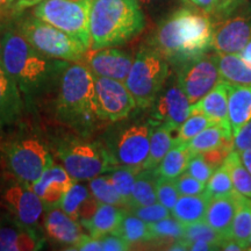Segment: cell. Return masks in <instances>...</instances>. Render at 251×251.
Here are the masks:
<instances>
[{"label":"cell","instance_id":"obj_1","mask_svg":"<svg viewBox=\"0 0 251 251\" xmlns=\"http://www.w3.org/2000/svg\"><path fill=\"white\" fill-rule=\"evenodd\" d=\"M0 59L13 78L21 93L35 96L49 87L67 63L43 55L36 50L20 31L7 30L0 41Z\"/></svg>","mask_w":251,"mask_h":251},{"label":"cell","instance_id":"obj_2","mask_svg":"<svg viewBox=\"0 0 251 251\" xmlns=\"http://www.w3.org/2000/svg\"><path fill=\"white\" fill-rule=\"evenodd\" d=\"M212 33L207 13L181 8L159 25L152 45L166 61L183 64L212 48Z\"/></svg>","mask_w":251,"mask_h":251},{"label":"cell","instance_id":"obj_3","mask_svg":"<svg viewBox=\"0 0 251 251\" xmlns=\"http://www.w3.org/2000/svg\"><path fill=\"white\" fill-rule=\"evenodd\" d=\"M144 24L137 0H91L90 49L124 45L139 35Z\"/></svg>","mask_w":251,"mask_h":251},{"label":"cell","instance_id":"obj_4","mask_svg":"<svg viewBox=\"0 0 251 251\" xmlns=\"http://www.w3.org/2000/svg\"><path fill=\"white\" fill-rule=\"evenodd\" d=\"M57 109L65 120L85 122L99 119L96 107L94 76L84 64L67 65L59 78Z\"/></svg>","mask_w":251,"mask_h":251},{"label":"cell","instance_id":"obj_5","mask_svg":"<svg viewBox=\"0 0 251 251\" xmlns=\"http://www.w3.org/2000/svg\"><path fill=\"white\" fill-rule=\"evenodd\" d=\"M211 15L212 48L220 54H240L251 40V6L246 0H227Z\"/></svg>","mask_w":251,"mask_h":251},{"label":"cell","instance_id":"obj_6","mask_svg":"<svg viewBox=\"0 0 251 251\" xmlns=\"http://www.w3.org/2000/svg\"><path fill=\"white\" fill-rule=\"evenodd\" d=\"M169 76V65L161 52L142 48L135 56L125 84L136 107H152Z\"/></svg>","mask_w":251,"mask_h":251},{"label":"cell","instance_id":"obj_7","mask_svg":"<svg viewBox=\"0 0 251 251\" xmlns=\"http://www.w3.org/2000/svg\"><path fill=\"white\" fill-rule=\"evenodd\" d=\"M19 31L36 50L55 59L79 62L89 50L75 37L36 17L24 20Z\"/></svg>","mask_w":251,"mask_h":251},{"label":"cell","instance_id":"obj_8","mask_svg":"<svg viewBox=\"0 0 251 251\" xmlns=\"http://www.w3.org/2000/svg\"><path fill=\"white\" fill-rule=\"evenodd\" d=\"M91 0H41L34 15L71 35L90 49Z\"/></svg>","mask_w":251,"mask_h":251},{"label":"cell","instance_id":"obj_9","mask_svg":"<svg viewBox=\"0 0 251 251\" xmlns=\"http://www.w3.org/2000/svg\"><path fill=\"white\" fill-rule=\"evenodd\" d=\"M5 159L19 183L30 186L54 164L47 146L35 137L17 140L5 149Z\"/></svg>","mask_w":251,"mask_h":251},{"label":"cell","instance_id":"obj_10","mask_svg":"<svg viewBox=\"0 0 251 251\" xmlns=\"http://www.w3.org/2000/svg\"><path fill=\"white\" fill-rule=\"evenodd\" d=\"M58 156L75 181L90 180L119 166L111 151L98 143H72L63 148Z\"/></svg>","mask_w":251,"mask_h":251},{"label":"cell","instance_id":"obj_11","mask_svg":"<svg viewBox=\"0 0 251 251\" xmlns=\"http://www.w3.org/2000/svg\"><path fill=\"white\" fill-rule=\"evenodd\" d=\"M221 79L215 56L203 54L181 64L178 74V85L186 94L191 105L197 102Z\"/></svg>","mask_w":251,"mask_h":251},{"label":"cell","instance_id":"obj_12","mask_svg":"<svg viewBox=\"0 0 251 251\" xmlns=\"http://www.w3.org/2000/svg\"><path fill=\"white\" fill-rule=\"evenodd\" d=\"M97 115L100 120L120 121L129 117L136 103L125 81L94 77Z\"/></svg>","mask_w":251,"mask_h":251},{"label":"cell","instance_id":"obj_13","mask_svg":"<svg viewBox=\"0 0 251 251\" xmlns=\"http://www.w3.org/2000/svg\"><path fill=\"white\" fill-rule=\"evenodd\" d=\"M152 126V122H141L119 134L111 151L119 165L142 169L149 153Z\"/></svg>","mask_w":251,"mask_h":251},{"label":"cell","instance_id":"obj_14","mask_svg":"<svg viewBox=\"0 0 251 251\" xmlns=\"http://www.w3.org/2000/svg\"><path fill=\"white\" fill-rule=\"evenodd\" d=\"M134 58L124 50L113 47L89 49L83 57L84 65L94 77H105L125 81L129 74Z\"/></svg>","mask_w":251,"mask_h":251},{"label":"cell","instance_id":"obj_15","mask_svg":"<svg viewBox=\"0 0 251 251\" xmlns=\"http://www.w3.org/2000/svg\"><path fill=\"white\" fill-rule=\"evenodd\" d=\"M2 202L12 216L30 227L39 228L46 207L30 186L23 183L13 184L5 190Z\"/></svg>","mask_w":251,"mask_h":251},{"label":"cell","instance_id":"obj_16","mask_svg":"<svg viewBox=\"0 0 251 251\" xmlns=\"http://www.w3.org/2000/svg\"><path fill=\"white\" fill-rule=\"evenodd\" d=\"M45 238L39 228L20 222L14 216L0 221V251H34L42 249Z\"/></svg>","mask_w":251,"mask_h":251},{"label":"cell","instance_id":"obj_17","mask_svg":"<svg viewBox=\"0 0 251 251\" xmlns=\"http://www.w3.org/2000/svg\"><path fill=\"white\" fill-rule=\"evenodd\" d=\"M152 106V117L156 120L168 124L174 130H178L191 113L190 100L178 84L159 94Z\"/></svg>","mask_w":251,"mask_h":251},{"label":"cell","instance_id":"obj_18","mask_svg":"<svg viewBox=\"0 0 251 251\" xmlns=\"http://www.w3.org/2000/svg\"><path fill=\"white\" fill-rule=\"evenodd\" d=\"M75 180L62 165L52 164L43 172L35 183L30 185L31 190L42 200L46 208L58 207L63 197Z\"/></svg>","mask_w":251,"mask_h":251},{"label":"cell","instance_id":"obj_19","mask_svg":"<svg viewBox=\"0 0 251 251\" xmlns=\"http://www.w3.org/2000/svg\"><path fill=\"white\" fill-rule=\"evenodd\" d=\"M43 226L47 235L62 246L72 248L84 235L79 222L70 218L59 207L49 208L43 220Z\"/></svg>","mask_w":251,"mask_h":251},{"label":"cell","instance_id":"obj_20","mask_svg":"<svg viewBox=\"0 0 251 251\" xmlns=\"http://www.w3.org/2000/svg\"><path fill=\"white\" fill-rule=\"evenodd\" d=\"M228 86L227 81H219L205 97L191 105L190 115L201 113L216 125L231 130L228 115Z\"/></svg>","mask_w":251,"mask_h":251},{"label":"cell","instance_id":"obj_21","mask_svg":"<svg viewBox=\"0 0 251 251\" xmlns=\"http://www.w3.org/2000/svg\"><path fill=\"white\" fill-rule=\"evenodd\" d=\"M23 109V93L0 59V128L14 124Z\"/></svg>","mask_w":251,"mask_h":251},{"label":"cell","instance_id":"obj_22","mask_svg":"<svg viewBox=\"0 0 251 251\" xmlns=\"http://www.w3.org/2000/svg\"><path fill=\"white\" fill-rule=\"evenodd\" d=\"M240 198L241 194L236 191L228 196L213 198L207 208L205 221L225 238H231V224Z\"/></svg>","mask_w":251,"mask_h":251},{"label":"cell","instance_id":"obj_23","mask_svg":"<svg viewBox=\"0 0 251 251\" xmlns=\"http://www.w3.org/2000/svg\"><path fill=\"white\" fill-rule=\"evenodd\" d=\"M98 203L96 198L91 193L90 188L78 181H75L64 194L58 207L70 218L80 224L81 221L89 220L94 214Z\"/></svg>","mask_w":251,"mask_h":251},{"label":"cell","instance_id":"obj_24","mask_svg":"<svg viewBox=\"0 0 251 251\" xmlns=\"http://www.w3.org/2000/svg\"><path fill=\"white\" fill-rule=\"evenodd\" d=\"M125 214L126 211L121 209V207L99 202L94 214L89 220L81 221L80 225L89 231L91 236L100 238L106 234L114 233Z\"/></svg>","mask_w":251,"mask_h":251},{"label":"cell","instance_id":"obj_25","mask_svg":"<svg viewBox=\"0 0 251 251\" xmlns=\"http://www.w3.org/2000/svg\"><path fill=\"white\" fill-rule=\"evenodd\" d=\"M228 115L233 136L251 120V85L228 86Z\"/></svg>","mask_w":251,"mask_h":251},{"label":"cell","instance_id":"obj_26","mask_svg":"<svg viewBox=\"0 0 251 251\" xmlns=\"http://www.w3.org/2000/svg\"><path fill=\"white\" fill-rule=\"evenodd\" d=\"M214 56L222 80L231 85H251V65L240 54L218 52Z\"/></svg>","mask_w":251,"mask_h":251},{"label":"cell","instance_id":"obj_27","mask_svg":"<svg viewBox=\"0 0 251 251\" xmlns=\"http://www.w3.org/2000/svg\"><path fill=\"white\" fill-rule=\"evenodd\" d=\"M211 199L205 191L196 196H180L172 208L171 214L184 225L203 221Z\"/></svg>","mask_w":251,"mask_h":251},{"label":"cell","instance_id":"obj_28","mask_svg":"<svg viewBox=\"0 0 251 251\" xmlns=\"http://www.w3.org/2000/svg\"><path fill=\"white\" fill-rule=\"evenodd\" d=\"M172 131L175 130L165 122L153 124L151 134H150L149 153L142 169L155 170L158 166L164 156L176 143V139L172 136Z\"/></svg>","mask_w":251,"mask_h":251},{"label":"cell","instance_id":"obj_29","mask_svg":"<svg viewBox=\"0 0 251 251\" xmlns=\"http://www.w3.org/2000/svg\"><path fill=\"white\" fill-rule=\"evenodd\" d=\"M186 146L192 155L202 153L221 146H228L234 149L233 133L222 126L213 125L186 142Z\"/></svg>","mask_w":251,"mask_h":251},{"label":"cell","instance_id":"obj_30","mask_svg":"<svg viewBox=\"0 0 251 251\" xmlns=\"http://www.w3.org/2000/svg\"><path fill=\"white\" fill-rule=\"evenodd\" d=\"M191 156L192 153L188 150L186 143L176 142L155 169L157 176L168 179H177L186 170Z\"/></svg>","mask_w":251,"mask_h":251},{"label":"cell","instance_id":"obj_31","mask_svg":"<svg viewBox=\"0 0 251 251\" xmlns=\"http://www.w3.org/2000/svg\"><path fill=\"white\" fill-rule=\"evenodd\" d=\"M156 177L155 170L141 169L135 177V183L131 194V201L129 208L139 206H148L157 202L156 196ZM128 208V209H129Z\"/></svg>","mask_w":251,"mask_h":251},{"label":"cell","instance_id":"obj_32","mask_svg":"<svg viewBox=\"0 0 251 251\" xmlns=\"http://www.w3.org/2000/svg\"><path fill=\"white\" fill-rule=\"evenodd\" d=\"M114 233L124 238L129 246L140 242H148V241L152 240L148 222L137 218L133 213L126 212L120 226Z\"/></svg>","mask_w":251,"mask_h":251},{"label":"cell","instance_id":"obj_33","mask_svg":"<svg viewBox=\"0 0 251 251\" xmlns=\"http://www.w3.org/2000/svg\"><path fill=\"white\" fill-rule=\"evenodd\" d=\"M225 164L227 165L234 190L242 196L251 199V174L247 170L236 150H231Z\"/></svg>","mask_w":251,"mask_h":251},{"label":"cell","instance_id":"obj_34","mask_svg":"<svg viewBox=\"0 0 251 251\" xmlns=\"http://www.w3.org/2000/svg\"><path fill=\"white\" fill-rule=\"evenodd\" d=\"M251 234V200L241 194L237 211L231 224V238L241 243L246 250L248 238Z\"/></svg>","mask_w":251,"mask_h":251},{"label":"cell","instance_id":"obj_35","mask_svg":"<svg viewBox=\"0 0 251 251\" xmlns=\"http://www.w3.org/2000/svg\"><path fill=\"white\" fill-rule=\"evenodd\" d=\"M89 188L98 202L125 207L124 200L118 193L108 175H100L90 179Z\"/></svg>","mask_w":251,"mask_h":251},{"label":"cell","instance_id":"obj_36","mask_svg":"<svg viewBox=\"0 0 251 251\" xmlns=\"http://www.w3.org/2000/svg\"><path fill=\"white\" fill-rule=\"evenodd\" d=\"M141 169L130 168V166H118L114 170L108 174L113 185L117 188L118 193L120 194L124 200L126 208H129L131 201V194L135 183V177Z\"/></svg>","mask_w":251,"mask_h":251},{"label":"cell","instance_id":"obj_37","mask_svg":"<svg viewBox=\"0 0 251 251\" xmlns=\"http://www.w3.org/2000/svg\"><path fill=\"white\" fill-rule=\"evenodd\" d=\"M234 191L230 174H229L227 165L224 163L213 172L209 180L207 181L205 192L213 199V198L228 196V194L233 193Z\"/></svg>","mask_w":251,"mask_h":251},{"label":"cell","instance_id":"obj_38","mask_svg":"<svg viewBox=\"0 0 251 251\" xmlns=\"http://www.w3.org/2000/svg\"><path fill=\"white\" fill-rule=\"evenodd\" d=\"M183 240L186 241V242H192V241H197V240H203V241H207V242L214 244L216 247H219V250H220V246H221V243L224 242L226 238L222 236L221 234H219L215 229H213L211 226L203 220V221L185 225Z\"/></svg>","mask_w":251,"mask_h":251},{"label":"cell","instance_id":"obj_39","mask_svg":"<svg viewBox=\"0 0 251 251\" xmlns=\"http://www.w3.org/2000/svg\"><path fill=\"white\" fill-rule=\"evenodd\" d=\"M152 240H180L184 236L185 225L174 216L149 224Z\"/></svg>","mask_w":251,"mask_h":251},{"label":"cell","instance_id":"obj_40","mask_svg":"<svg viewBox=\"0 0 251 251\" xmlns=\"http://www.w3.org/2000/svg\"><path fill=\"white\" fill-rule=\"evenodd\" d=\"M216 125L212 119L206 117L201 113H196L191 114L186 120H185L179 128H178V136L176 137L177 143H186L191 139H193L196 135L200 131L206 129L209 126Z\"/></svg>","mask_w":251,"mask_h":251},{"label":"cell","instance_id":"obj_41","mask_svg":"<svg viewBox=\"0 0 251 251\" xmlns=\"http://www.w3.org/2000/svg\"><path fill=\"white\" fill-rule=\"evenodd\" d=\"M155 187L157 201L162 203L168 209L172 211L176 202H177L178 198L180 197V194L177 190V186H176L175 179H168V178L157 176Z\"/></svg>","mask_w":251,"mask_h":251},{"label":"cell","instance_id":"obj_42","mask_svg":"<svg viewBox=\"0 0 251 251\" xmlns=\"http://www.w3.org/2000/svg\"><path fill=\"white\" fill-rule=\"evenodd\" d=\"M130 213H133L134 215H136L137 218L142 219L143 221L148 222H156L159 220L170 218L172 215L170 209H168L164 207L162 203L155 202L148 206H139V207H133L129 208Z\"/></svg>","mask_w":251,"mask_h":251},{"label":"cell","instance_id":"obj_43","mask_svg":"<svg viewBox=\"0 0 251 251\" xmlns=\"http://www.w3.org/2000/svg\"><path fill=\"white\" fill-rule=\"evenodd\" d=\"M185 172L192 176L196 179L200 180L201 183L207 184V181L209 180L213 172H214V169L203 159L201 153H196V155L191 156Z\"/></svg>","mask_w":251,"mask_h":251},{"label":"cell","instance_id":"obj_44","mask_svg":"<svg viewBox=\"0 0 251 251\" xmlns=\"http://www.w3.org/2000/svg\"><path fill=\"white\" fill-rule=\"evenodd\" d=\"M175 181L180 196H196V194L202 193L206 188V184L196 179L186 172L180 175Z\"/></svg>","mask_w":251,"mask_h":251},{"label":"cell","instance_id":"obj_45","mask_svg":"<svg viewBox=\"0 0 251 251\" xmlns=\"http://www.w3.org/2000/svg\"><path fill=\"white\" fill-rule=\"evenodd\" d=\"M231 150H234L231 147L221 146V147H218V148L211 149L208 150V151L202 152L201 156L203 157V159H205V161L215 170V169H218L220 165L224 164L226 158H227Z\"/></svg>","mask_w":251,"mask_h":251},{"label":"cell","instance_id":"obj_46","mask_svg":"<svg viewBox=\"0 0 251 251\" xmlns=\"http://www.w3.org/2000/svg\"><path fill=\"white\" fill-rule=\"evenodd\" d=\"M100 242L103 251H126L130 249L129 244L115 233L103 235L102 237H100Z\"/></svg>","mask_w":251,"mask_h":251},{"label":"cell","instance_id":"obj_47","mask_svg":"<svg viewBox=\"0 0 251 251\" xmlns=\"http://www.w3.org/2000/svg\"><path fill=\"white\" fill-rule=\"evenodd\" d=\"M234 150L243 151V150L251 148V120L240 128V130L233 136Z\"/></svg>","mask_w":251,"mask_h":251},{"label":"cell","instance_id":"obj_48","mask_svg":"<svg viewBox=\"0 0 251 251\" xmlns=\"http://www.w3.org/2000/svg\"><path fill=\"white\" fill-rule=\"evenodd\" d=\"M71 250H78V251H100L102 250L101 242H100V238L93 237L91 235H85L83 236L78 242L76 246L71 248Z\"/></svg>","mask_w":251,"mask_h":251},{"label":"cell","instance_id":"obj_49","mask_svg":"<svg viewBox=\"0 0 251 251\" xmlns=\"http://www.w3.org/2000/svg\"><path fill=\"white\" fill-rule=\"evenodd\" d=\"M186 242V241H185ZM187 243V250H193V251H212V250H219V247L214 246V244L207 242L203 240H197L192 241V242H186Z\"/></svg>","mask_w":251,"mask_h":251},{"label":"cell","instance_id":"obj_50","mask_svg":"<svg viewBox=\"0 0 251 251\" xmlns=\"http://www.w3.org/2000/svg\"><path fill=\"white\" fill-rule=\"evenodd\" d=\"M220 250H227V251H240L244 250L243 246L241 243H238L237 241H235L234 238H226L224 242L220 246Z\"/></svg>","mask_w":251,"mask_h":251},{"label":"cell","instance_id":"obj_51","mask_svg":"<svg viewBox=\"0 0 251 251\" xmlns=\"http://www.w3.org/2000/svg\"><path fill=\"white\" fill-rule=\"evenodd\" d=\"M238 153H240V158L242 161L243 165L246 166L247 170L251 174V148L243 150V151H240Z\"/></svg>","mask_w":251,"mask_h":251},{"label":"cell","instance_id":"obj_52","mask_svg":"<svg viewBox=\"0 0 251 251\" xmlns=\"http://www.w3.org/2000/svg\"><path fill=\"white\" fill-rule=\"evenodd\" d=\"M240 55L241 57L248 63V64L251 65V40L248 42V45L244 47L242 51L240 52Z\"/></svg>","mask_w":251,"mask_h":251},{"label":"cell","instance_id":"obj_53","mask_svg":"<svg viewBox=\"0 0 251 251\" xmlns=\"http://www.w3.org/2000/svg\"><path fill=\"white\" fill-rule=\"evenodd\" d=\"M41 0H18L19 7H28V6H33L39 4Z\"/></svg>","mask_w":251,"mask_h":251},{"label":"cell","instance_id":"obj_54","mask_svg":"<svg viewBox=\"0 0 251 251\" xmlns=\"http://www.w3.org/2000/svg\"><path fill=\"white\" fill-rule=\"evenodd\" d=\"M15 1V0H0V8L5 7V6H8L9 4Z\"/></svg>","mask_w":251,"mask_h":251},{"label":"cell","instance_id":"obj_55","mask_svg":"<svg viewBox=\"0 0 251 251\" xmlns=\"http://www.w3.org/2000/svg\"><path fill=\"white\" fill-rule=\"evenodd\" d=\"M246 250H251V234H250V236H249V238H248V241H247Z\"/></svg>","mask_w":251,"mask_h":251},{"label":"cell","instance_id":"obj_56","mask_svg":"<svg viewBox=\"0 0 251 251\" xmlns=\"http://www.w3.org/2000/svg\"><path fill=\"white\" fill-rule=\"evenodd\" d=\"M224 1H226V0H218V2H216V5L220 4V2H224ZM215 7H216V6H215Z\"/></svg>","mask_w":251,"mask_h":251}]
</instances>
